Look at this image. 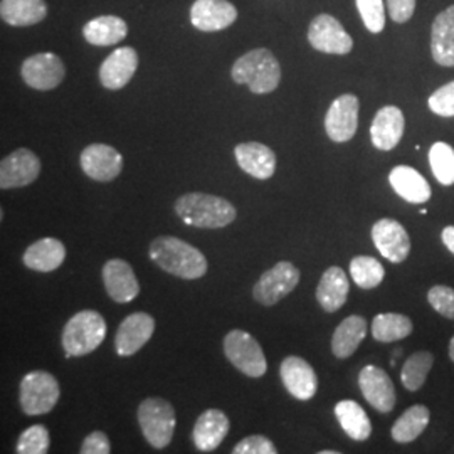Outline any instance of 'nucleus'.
I'll return each mask as SVG.
<instances>
[{
    "mask_svg": "<svg viewBox=\"0 0 454 454\" xmlns=\"http://www.w3.org/2000/svg\"><path fill=\"white\" fill-rule=\"evenodd\" d=\"M429 424V409L422 404L409 407L406 412L392 426V439L395 442L407 444L419 438Z\"/></svg>",
    "mask_w": 454,
    "mask_h": 454,
    "instance_id": "2f4dec72",
    "label": "nucleus"
},
{
    "mask_svg": "<svg viewBox=\"0 0 454 454\" xmlns=\"http://www.w3.org/2000/svg\"><path fill=\"white\" fill-rule=\"evenodd\" d=\"M224 354L227 360L247 377L260 379L268 371V362L260 343L244 330H231L227 333Z\"/></svg>",
    "mask_w": 454,
    "mask_h": 454,
    "instance_id": "0eeeda50",
    "label": "nucleus"
},
{
    "mask_svg": "<svg viewBox=\"0 0 454 454\" xmlns=\"http://www.w3.org/2000/svg\"><path fill=\"white\" fill-rule=\"evenodd\" d=\"M431 52L439 66H454V5L439 12L431 31Z\"/></svg>",
    "mask_w": 454,
    "mask_h": 454,
    "instance_id": "393cba45",
    "label": "nucleus"
},
{
    "mask_svg": "<svg viewBox=\"0 0 454 454\" xmlns=\"http://www.w3.org/2000/svg\"><path fill=\"white\" fill-rule=\"evenodd\" d=\"M335 416L345 434L354 441H365L372 434V422L364 407L356 401H340L335 406Z\"/></svg>",
    "mask_w": 454,
    "mask_h": 454,
    "instance_id": "7c9ffc66",
    "label": "nucleus"
},
{
    "mask_svg": "<svg viewBox=\"0 0 454 454\" xmlns=\"http://www.w3.org/2000/svg\"><path fill=\"white\" fill-rule=\"evenodd\" d=\"M390 187L409 204H426L431 199V185L421 174L409 167L397 165L390 170Z\"/></svg>",
    "mask_w": 454,
    "mask_h": 454,
    "instance_id": "b1692460",
    "label": "nucleus"
},
{
    "mask_svg": "<svg viewBox=\"0 0 454 454\" xmlns=\"http://www.w3.org/2000/svg\"><path fill=\"white\" fill-rule=\"evenodd\" d=\"M421 212L422 215H426V214H427V209H421Z\"/></svg>",
    "mask_w": 454,
    "mask_h": 454,
    "instance_id": "de8ad7c7",
    "label": "nucleus"
},
{
    "mask_svg": "<svg viewBox=\"0 0 454 454\" xmlns=\"http://www.w3.org/2000/svg\"><path fill=\"white\" fill-rule=\"evenodd\" d=\"M358 12L365 27L372 34H379L386 27L384 0H356Z\"/></svg>",
    "mask_w": 454,
    "mask_h": 454,
    "instance_id": "4c0bfd02",
    "label": "nucleus"
},
{
    "mask_svg": "<svg viewBox=\"0 0 454 454\" xmlns=\"http://www.w3.org/2000/svg\"><path fill=\"white\" fill-rule=\"evenodd\" d=\"M234 157L239 167L251 177L271 179L276 172V153L260 142H246L234 148Z\"/></svg>",
    "mask_w": 454,
    "mask_h": 454,
    "instance_id": "4be33fe9",
    "label": "nucleus"
},
{
    "mask_svg": "<svg viewBox=\"0 0 454 454\" xmlns=\"http://www.w3.org/2000/svg\"><path fill=\"white\" fill-rule=\"evenodd\" d=\"M155 332V318L145 311L129 315L114 335V350L120 357H131L145 347Z\"/></svg>",
    "mask_w": 454,
    "mask_h": 454,
    "instance_id": "f8f14e48",
    "label": "nucleus"
},
{
    "mask_svg": "<svg viewBox=\"0 0 454 454\" xmlns=\"http://www.w3.org/2000/svg\"><path fill=\"white\" fill-rule=\"evenodd\" d=\"M61 395L59 384L52 373L34 371L20 380L19 403L27 416H43L51 412Z\"/></svg>",
    "mask_w": 454,
    "mask_h": 454,
    "instance_id": "423d86ee",
    "label": "nucleus"
},
{
    "mask_svg": "<svg viewBox=\"0 0 454 454\" xmlns=\"http://www.w3.org/2000/svg\"><path fill=\"white\" fill-rule=\"evenodd\" d=\"M234 454H276L275 444L271 439L262 436V434H254V436H247L243 441H239L236 444V448L232 450Z\"/></svg>",
    "mask_w": 454,
    "mask_h": 454,
    "instance_id": "a19ab883",
    "label": "nucleus"
},
{
    "mask_svg": "<svg viewBox=\"0 0 454 454\" xmlns=\"http://www.w3.org/2000/svg\"><path fill=\"white\" fill-rule=\"evenodd\" d=\"M406 129V120L401 108L384 106L373 116L371 125V138L375 148L389 152L399 145Z\"/></svg>",
    "mask_w": 454,
    "mask_h": 454,
    "instance_id": "412c9836",
    "label": "nucleus"
},
{
    "mask_svg": "<svg viewBox=\"0 0 454 454\" xmlns=\"http://www.w3.org/2000/svg\"><path fill=\"white\" fill-rule=\"evenodd\" d=\"M48 16V4L44 0H2L0 17L14 27H29L39 24Z\"/></svg>",
    "mask_w": 454,
    "mask_h": 454,
    "instance_id": "cd10ccee",
    "label": "nucleus"
},
{
    "mask_svg": "<svg viewBox=\"0 0 454 454\" xmlns=\"http://www.w3.org/2000/svg\"><path fill=\"white\" fill-rule=\"evenodd\" d=\"M372 241L377 251L390 262H403L411 253L409 234L395 219H379L372 227Z\"/></svg>",
    "mask_w": 454,
    "mask_h": 454,
    "instance_id": "4468645a",
    "label": "nucleus"
},
{
    "mask_svg": "<svg viewBox=\"0 0 454 454\" xmlns=\"http://www.w3.org/2000/svg\"><path fill=\"white\" fill-rule=\"evenodd\" d=\"M427 105H429V110L433 114L444 116V118L454 116V82H448V84H444V86L436 90L429 97Z\"/></svg>",
    "mask_w": 454,
    "mask_h": 454,
    "instance_id": "58836bf2",
    "label": "nucleus"
},
{
    "mask_svg": "<svg viewBox=\"0 0 454 454\" xmlns=\"http://www.w3.org/2000/svg\"><path fill=\"white\" fill-rule=\"evenodd\" d=\"M150 260L163 271L182 279H199L207 273L206 256L192 246L174 236H160L150 244Z\"/></svg>",
    "mask_w": 454,
    "mask_h": 454,
    "instance_id": "f257e3e1",
    "label": "nucleus"
},
{
    "mask_svg": "<svg viewBox=\"0 0 454 454\" xmlns=\"http://www.w3.org/2000/svg\"><path fill=\"white\" fill-rule=\"evenodd\" d=\"M82 172L97 182L114 180L123 170V157L114 146L105 144L88 145L80 157Z\"/></svg>",
    "mask_w": 454,
    "mask_h": 454,
    "instance_id": "2eb2a0df",
    "label": "nucleus"
},
{
    "mask_svg": "<svg viewBox=\"0 0 454 454\" xmlns=\"http://www.w3.org/2000/svg\"><path fill=\"white\" fill-rule=\"evenodd\" d=\"M229 427H231L229 418L221 409L204 411L195 421L194 433H192L195 448L204 453L217 450L226 439Z\"/></svg>",
    "mask_w": 454,
    "mask_h": 454,
    "instance_id": "5701e85b",
    "label": "nucleus"
},
{
    "mask_svg": "<svg viewBox=\"0 0 454 454\" xmlns=\"http://www.w3.org/2000/svg\"><path fill=\"white\" fill-rule=\"evenodd\" d=\"M238 19V9L229 0H195L191 22L202 33H215L231 27Z\"/></svg>",
    "mask_w": 454,
    "mask_h": 454,
    "instance_id": "dca6fc26",
    "label": "nucleus"
},
{
    "mask_svg": "<svg viewBox=\"0 0 454 454\" xmlns=\"http://www.w3.org/2000/svg\"><path fill=\"white\" fill-rule=\"evenodd\" d=\"M49 431L43 424L31 426L26 429L17 441V453L20 454H46L49 451Z\"/></svg>",
    "mask_w": 454,
    "mask_h": 454,
    "instance_id": "e433bc0d",
    "label": "nucleus"
},
{
    "mask_svg": "<svg viewBox=\"0 0 454 454\" xmlns=\"http://www.w3.org/2000/svg\"><path fill=\"white\" fill-rule=\"evenodd\" d=\"M110 451H112L110 439L101 431L88 434L82 441V450H80L82 454H108Z\"/></svg>",
    "mask_w": 454,
    "mask_h": 454,
    "instance_id": "79ce46f5",
    "label": "nucleus"
},
{
    "mask_svg": "<svg viewBox=\"0 0 454 454\" xmlns=\"http://www.w3.org/2000/svg\"><path fill=\"white\" fill-rule=\"evenodd\" d=\"M358 386L365 401L379 412H390L395 407V387L389 373L380 367L367 365L358 373Z\"/></svg>",
    "mask_w": 454,
    "mask_h": 454,
    "instance_id": "f3484780",
    "label": "nucleus"
},
{
    "mask_svg": "<svg viewBox=\"0 0 454 454\" xmlns=\"http://www.w3.org/2000/svg\"><path fill=\"white\" fill-rule=\"evenodd\" d=\"M427 301L439 315L454 320V290L444 285L433 286L427 293Z\"/></svg>",
    "mask_w": 454,
    "mask_h": 454,
    "instance_id": "ea45409f",
    "label": "nucleus"
},
{
    "mask_svg": "<svg viewBox=\"0 0 454 454\" xmlns=\"http://www.w3.org/2000/svg\"><path fill=\"white\" fill-rule=\"evenodd\" d=\"M176 212L187 226L200 229H223L236 221V207L217 195L191 192L176 202Z\"/></svg>",
    "mask_w": 454,
    "mask_h": 454,
    "instance_id": "f03ea898",
    "label": "nucleus"
},
{
    "mask_svg": "<svg viewBox=\"0 0 454 454\" xmlns=\"http://www.w3.org/2000/svg\"><path fill=\"white\" fill-rule=\"evenodd\" d=\"M138 67V54L130 46L114 49L101 63L99 82L106 90H121L130 82Z\"/></svg>",
    "mask_w": 454,
    "mask_h": 454,
    "instance_id": "aec40b11",
    "label": "nucleus"
},
{
    "mask_svg": "<svg viewBox=\"0 0 454 454\" xmlns=\"http://www.w3.org/2000/svg\"><path fill=\"white\" fill-rule=\"evenodd\" d=\"M412 322L401 313H380L373 318L372 337L382 343L403 340L412 333Z\"/></svg>",
    "mask_w": 454,
    "mask_h": 454,
    "instance_id": "473e14b6",
    "label": "nucleus"
},
{
    "mask_svg": "<svg viewBox=\"0 0 454 454\" xmlns=\"http://www.w3.org/2000/svg\"><path fill=\"white\" fill-rule=\"evenodd\" d=\"M41 174V160L29 148H17L0 162V189H20L33 184Z\"/></svg>",
    "mask_w": 454,
    "mask_h": 454,
    "instance_id": "ddd939ff",
    "label": "nucleus"
},
{
    "mask_svg": "<svg viewBox=\"0 0 454 454\" xmlns=\"http://www.w3.org/2000/svg\"><path fill=\"white\" fill-rule=\"evenodd\" d=\"M369 324L364 317L350 315L341 322L332 337V352L337 358H348L357 352L360 343L367 337Z\"/></svg>",
    "mask_w": 454,
    "mask_h": 454,
    "instance_id": "c85d7f7f",
    "label": "nucleus"
},
{
    "mask_svg": "<svg viewBox=\"0 0 454 454\" xmlns=\"http://www.w3.org/2000/svg\"><path fill=\"white\" fill-rule=\"evenodd\" d=\"M106 337V322L95 309H82L69 318L63 330L66 358L82 357L97 350Z\"/></svg>",
    "mask_w": 454,
    "mask_h": 454,
    "instance_id": "20e7f679",
    "label": "nucleus"
},
{
    "mask_svg": "<svg viewBox=\"0 0 454 454\" xmlns=\"http://www.w3.org/2000/svg\"><path fill=\"white\" fill-rule=\"evenodd\" d=\"M103 283L108 296L116 303H130L138 293H140V283L137 275L125 260H110L103 266Z\"/></svg>",
    "mask_w": 454,
    "mask_h": 454,
    "instance_id": "6ab92c4d",
    "label": "nucleus"
},
{
    "mask_svg": "<svg viewBox=\"0 0 454 454\" xmlns=\"http://www.w3.org/2000/svg\"><path fill=\"white\" fill-rule=\"evenodd\" d=\"M298 283L300 270L290 261H279L271 270L261 275L253 288V296L261 305L273 307L285 296H288L298 286Z\"/></svg>",
    "mask_w": 454,
    "mask_h": 454,
    "instance_id": "6e6552de",
    "label": "nucleus"
},
{
    "mask_svg": "<svg viewBox=\"0 0 454 454\" xmlns=\"http://www.w3.org/2000/svg\"><path fill=\"white\" fill-rule=\"evenodd\" d=\"M350 276L360 288L372 290L384 281L386 270L372 256H357L350 262Z\"/></svg>",
    "mask_w": 454,
    "mask_h": 454,
    "instance_id": "f704fd0d",
    "label": "nucleus"
},
{
    "mask_svg": "<svg viewBox=\"0 0 454 454\" xmlns=\"http://www.w3.org/2000/svg\"><path fill=\"white\" fill-rule=\"evenodd\" d=\"M441 239H442L444 246L454 254V226L444 227L442 234H441Z\"/></svg>",
    "mask_w": 454,
    "mask_h": 454,
    "instance_id": "c03bdc74",
    "label": "nucleus"
},
{
    "mask_svg": "<svg viewBox=\"0 0 454 454\" xmlns=\"http://www.w3.org/2000/svg\"><path fill=\"white\" fill-rule=\"evenodd\" d=\"M279 375L285 389L298 401H309L318 390V377L305 358L290 356L281 362Z\"/></svg>",
    "mask_w": 454,
    "mask_h": 454,
    "instance_id": "a211bd4d",
    "label": "nucleus"
},
{
    "mask_svg": "<svg viewBox=\"0 0 454 454\" xmlns=\"http://www.w3.org/2000/svg\"><path fill=\"white\" fill-rule=\"evenodd\" d=\"M433 364H434V357L429 352L412 354L403 365V372H401L403 386L411 392L421 389Z\"/></svg>",
    "mask_w": 454,
    "mask_h": 454,
    "instance_id": "72a5a7b5",
    "label": "nucleus"
},
{
    "mask_svg": "<svg viewBox=\"0 0 454 454\" xmlns=\"http://www.w3.org/2000/svg\"><path fill=\"white\" fill-rule=\"evenodd\" d=\"M309 43L320 52L337 56H345L354 49L352 35L337 17L330 14H318L309 22Z\"/></svg>",
    "mask_w": 454,
    "mask_h": 454,
    "instance_id": "1a4fd4ad",
    "label": "nucleus"
},
{
    "mask_svg": "<svg viewBox=\"0 0 454 454\" xmlns=\"http://www.w3.org/2000/svg\"><path fill=\"white\" fill-rule=\"evenodd\" d=\"M65 244L54 238H44V239L35 241L26 249V253L22 256L24 264L29 270L39 271V273H51V271L58 270L65 262Z\"/></svg>",
    "mask_w": 454,
    "mask_h": 454,
    "instance_id": "a878e982",
    "label": "nucleus"
},
{
    "mask_svg": "<svg viewBox=\"0 0 454 454\" xmlns=\"http://www.w3.org/2000/svg\"><path fill=\"white\" fill-rule=\"evenodd\" d=\"M358 98L356 95H340L333 99L325 116V130L330 140L345 144L356 137L358 129Z\"/></svg>",
    "mask_w": 454,
    "mask_h": 454,
    "instance_id": "9b49d317",
    "label": "nucleus"
},
{
    "mask_svg": "<svg viewBox=\"0 0 454 454\" xmlns=\"http://www.w3.org/2000/svg\"><path fill=\"white\" fill-rule=\"evenodd\" d=\"M429 165L442 185L454 184V148L444 142H436L429 150Z\"/></svg>",
    "mask_w": 454,
    "mask_h": 454,
    "instance_id": "c9c22d12",
    "label": "nucleus"
},
{
    "mask_svg": "<svg viewBox=\"0 0 454 454\" xmlns=\"http://www.w3.org/2000/svg\"><path fill=\"white\" fill-rule=\"evenodd\" d=\"M137 416L146 442L152 448L163 450L172 442L177 416L170 403L160 397H148L138 406Z\"/></svg>",
    "mask_w": 454,
    "mask_h": 454,
    "instance_id": "39448f33",
    "label": "nucleus"
},
{
    "mask_svg": "<svg viewBox=\"0 0 454 454\" xmlns=\"http://www.w3.org/2000/svg\"><path fill=\"white\" fill-rule=\"evenodd\" d=\"M84 39L93 46H114L129 35V24L118 16H101L82 27Z\"/></svg>",
    "mask_w": 454,
    "mask_h": 454,
    "instance_id": "c756f323",
    "label": "nucleus"
},
{
    "mask_svg": "<svg viewBox=\"0 0 454 454\" xmlns=\"http://www.w3.org/2000/svg\"><path fill=\"white\" fill-rule=\"evenodd\" d=\"M348 290L347 273L339 266H332L325 271L317 286V300L326 313H335L345 305Z\"/></svg>",
    "mask_w": 454,
    "mask_h": 454,
    "instance_id": "bb28decb",
    "label": "nucleus"
},
{
    "mask_svg": "<svg viewBox=\"0 0 454 454\" xmlns=\"http://www.w3.org/2000/svg\"><path fill=\"white\" fill-rule=\"evenodd\" d=\"M322 454H337V451H322Z\"/></svg>",
    "mask_w": 454,
    "mask_h": 454,
    "instance_id": "49530a36",
    "label": "nucleus"
},
{
    "mask_svg": "<svg viewBox=\"0 0 454 454\" xmlns=\"http://www.w3.org/2000/svg\"><path fill=\"white\" fill-rule=\"evenodd\" d=\"M389 16L394 22L404 24L416 11V0H387Z\"/></svg>",
    "mask_w": 454,
    "mask_h": 454,
    "instance_id": "37998d69",
    "label": "nucleus"
},
{
    "mask_svg": "<svg viewBox=\"0 0 454 454\" xmlns=\"http://www.w3.org/2000/svg\"><path fill=\"white\" fill-rule=\"evenodd\" d=\"M66 67L54 52H39L27 58L20 66V76L27 86L39 91L58 88L65 80Z\"/></svg>",
    "mask_w": 454,
    "mask_h": 454,
    "instance_id": "9d476101",
    "label": "nucleus"
},
{
    "mask_svg": "<svg viewBox=\"0 0 454 454\" xmlns=\"http://www.w3.org/2000/svg\"><path fill=\"white\" fill-rule=\"evenodd\" d=\"M450 358L454 362V337L450 341Z\"/></svg>",
    "mask_w": 454,
    "mask_h": 454,
    "instance_id": "a18cd8bd",
    "label": "nucleus"
},
{
    "mask_svg": "<svg viewBox=\"0 0 454 454\" xmlns=\"http://www.w3.org/2000/svg\"><path fill=\"white\" fill-rule=\"evenodd\" d=\"M231 76L236 84H247L254 95H268L281 82V66L270 49H253L234 63Z\"/></svg>",
    "mask_w": 454,
    "mask_h": 454,
    "instance_id": "7ed1b4c3",
    "label": "nucleus"
}]
</instances>
